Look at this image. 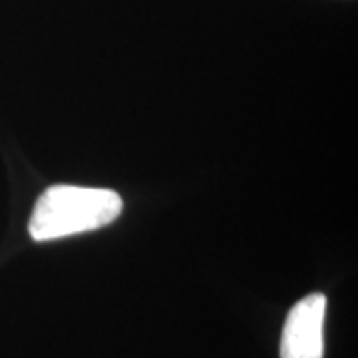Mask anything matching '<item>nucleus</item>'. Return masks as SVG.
<instances>
[{
	"mask_svg": "<svg viewBox=\"0 0 358 358\" xmlns=\"http://www.w3.org/2000/svg\"><path fill=\"white\" fill-rule=\"evenodd\" d=\"M122 197L112 189L52 185L40 195L30 215L34 241H52L110 225L122 213Z\"/></svg>",
	"mask_w": 358,
	"mask_h": 358,
	"instance_id": "1",
	"label": "nucleus"
},
{
	"mask_svg": "<svg viewBox=\"0 0 358 358\" xmlns=\"http://www.w3.org/2000/svg\"><path fill=\"white\" fill-rule=\"evenodd\" d=\"M327 296L313 293L287 315L281 336V358H322V322Z\"/></svg>",
	"mask_w": 358,
	"mask_h": 358,
	"instance_id": "2",
	"label": "nucleus"
}]
</instances>
